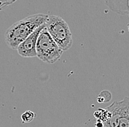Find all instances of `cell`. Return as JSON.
Instances as JSON below:
<instances>
[{
  "instance_id": "obj_10",
  "label": "cell",
  "mask_w": 129,
  "mask_h": 127,
  "mask_svg": "<svg viewBox=\"0 0 129 127\" xmlns=\"http://www.w3.org/2000/svg\"><path fill=\"white\" fill-rule=\"evenodd\" d=\"M128 5H129V2H128ZM128 16H129V15H128Z\"/></svg>"
},
{
  "instance_id": "obj_9",
  "label": "cell",
  "mask_w": 129,
  "mask_h": 127,
  "mask_svg": "<svg viewBox=\"0 0 129 127\" xmlns=\"http://www.w3.org/2000/svg\"><path fill=\"white\" fill-rule=\"evenodd\" d=\"M16 0H0V11L9 5L13 4Z\"/></svg>"
},
{
  "instance_id": "obj_5",
  "label": "cell",
  "mask_w": 129,
  "mask_h": 127,
  "mask_svg": "<svg viewBox=\"0 0 129 127\" xmlns=\"http://www.w3.org/2000/svg\"><path fill=\"white\" fill-rule=\"evenodd\" d=\"M45 26H46V24L41 25L17 47L16 50L18 54L21 57L30 58V57L37 56V53H36L37 41L39 34Z\"/></svg>"
},
{
  "instance_id": "obj_4",
  "label": "cell",
  "mask_w": 129,
  "mask_h": 127,
  "mask_svg": "<svg viewBox=\"0 0 129 127\" xmlns=\"http://www.w3.org/2000/svg\"><path fill=\"white\" fill-rule=\"evenodd\" d=\"M63 50L58 46L45 26L39 34L37 44V57L47 64L56 62L62 55Z\"/></svg>"
},
{
  "instance_id": "obj_7",
  "label": "cell",
  "mask_w": 129,
  "mask_h": 127,
  "mask_svg": "<svg viewBox=\"0 0 129 127\" xmlns=\"http://www.w3.org/2000/svg\"><path fill=\"white\" fill-rule=\"evenodd\" d=\"M112 94L109 91H102L98 96V102L99 103H106L112 99Z\"/></svg>"
},
{
  "instance_id": "obj_1",
  "label": "cell",
  "mask_w": 129,
  "mask_h": 127,
  "mask_svg": "<svg viewBox=\"0 0 129 127\" xmlns=\"http://www.w3.org/2000/svg\"><path fill=\"white\" fill-rule=\"evenodd\" d=\"M94 116L95 127H129V96L114 102L106 109H98Z\"/></svg>"
},
{
  "instance_id": "obj_3",
  "label": "cell",
  "mask_w": 129,
  "mask_h": 127,
  "mask_svg": "<svg viewBox=\"0 0 129 127\" xmlns=\"http://www.w3.org/2000/svg\"><path fill=\"white\" fill-rule=\"evenodd\" d=\"M45 24L48 33L63 51H66L71 48L73 45L72 33L68 24L64 20L59 16L53 15L48 16Z\"/></svg>"
},
{
  "instance_id": "obj_2",
  "label": "cell",
  "mask_w": 129,
  "mask_h": 127,
  "mask_svg": "<svg viewBox=\"0 0 129 127\" xmlns=\"http://www.w3.org/2000/svg\"><path fill=\"white\" fill-rule=\"evenodd\" d=\"M48 17L43 13L35 14L13 24L5 34L7 45L11 49H16L35 29L46 23Z\"/></svg>"
},
{
  "instance_id": "obj_6",
  "label": "cell",
  "mask_w": 129,
  "mask_h": 127,
  "mask_svg": "<svg viewBox=\"0 0 129 127\" xmlns=\"http://www.w3.org/2000/svg\"><path fill=\"white\" fill-rule=\"evenodd\" d=\"M104 2L106 5L117 14L129 15V0H104Z\"/></svg>"
},
{
  "instance_id": "obj_8",
  "label": "cell",
  "mask_w": 129,
  "mask_h": 127,
  "mask_svg": "<svg viewBox=\"0 0 129 127\" xmlns=\"http://www.w3.org/2000/svg\"><path fill=\"white\" fill-rule=\"evenodd\" d=\"M36 117V114L31 110H26L22 113L21 118L23 123H29Z\"/></svg>"
}]
</instances>
